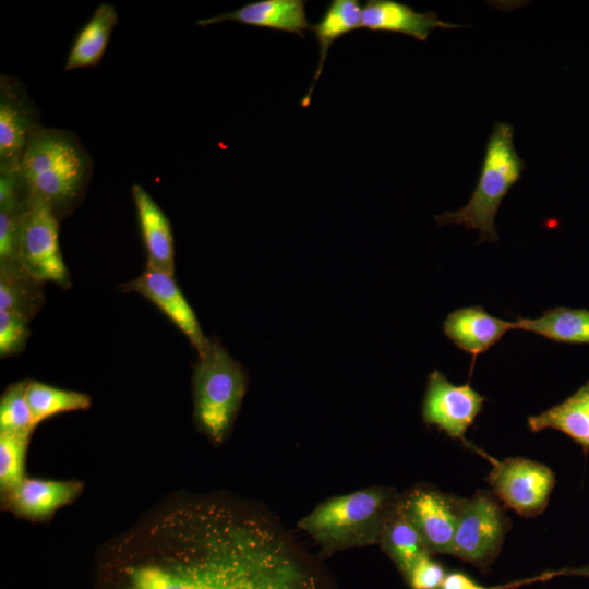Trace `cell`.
Listing matches in <instances>:
<instances>
[{"mask_svg": "<svg viewBox=\"0 0 589 589\" xmlns=\"http://www.w3.org/2000/svg\"><path fill=\"white\" fill-rule=\"evenodd\" d=\"M119 22L118 12L110 3H100L77 32L70 47L64 70L96 67L103 59L111 33Z\"/></svg>", "mask_w": 589, "mask_h": 589, "instance_id": "ac0fdd59", "label": "cell"}, {"mask_svg": "<svg viewBox=\"0 0 589 589\" xmlns=\"http://www.w3.org/2000/svg\"><path fill=\"white\" fill-rule=\"evenodd\" d=\"M92 589H327L266 514L231 496L176 494L105 543Z\"/></svg>", "mask_w": 589, "mask_h": 589, "instance_id": "6da1fadb", "label": "cell"}, {"mask_svg": "<svg viewBox=\"0 0 589 589\" xmlns=\"http://www.w3.org/2000/svg\"><path fill=\"white\" fill-rule=\"evenodd\" d=\"M492 461L488 482L507 507L522 517H533L545 509L555 484V476L548 466L521 457Z\"/></svg>", "mask_w": 589, "mask_h": 589, "instance_id": "ba28073f", "label": "cell"}, {"mask_svg": "<svg viewBox=\"0 0 589 589\" xmlns=\"http://www.w3.org/2000/svg\"><path fill=\"white\" fill-rule=\"evenodd\" d=\"M59 221L44 201L27 194L16 260L36 280L43 284L51 281L68 288L71 281L60 251Z\"/></svg>", "mask_w": 589, "mask_h": 589, "instance_id": "8992f818", "label": "cell"}, {"mask_svg": "<svg viewBox=\"0 0 589 589\" xmlns=\"http://www.w3.org/2000/svg\"><path fill=\"white\" fill-rule=\"evenodd\" d=\"M132 197L147 254L146 266L173 275L175 247L169 218L142 185H132Z\"/></svg>", "mask_w": 589, "mask_h": 589, "instance_id": "5bb4252c", "label": "cell"}, {"mask_svg": "<svg viewBox=\"0 0 589 589\" xmlns=\"http://www.w3.org/2000/svg\"><path fill=\"white\" fill-rule=\"evenodd\" d=\"M531 431L554 429L589 452V380L563 402L528 418Z\"/></svg>", "mask_w": 589, "mask_h": 589, "instance_id": "ffe728a7", "label": "cell"}, {"mask_svg": "<svg viewBox=\"0 0 589 589\" xmlns=\"http://www.w3.org/2000/svg\"><path fill=\"white\" fill-rule=\"evenodd\" d=\"M445 577L444 568L430 554L422 556L406 576L411 589H441Z\"/></svg>", "mask_w": 589, "mask_h": 589, "instance_id": "83f0119b", "label": "cell"}, {"mask_svg": "<svg viewBox=\"0 0 589 589\" xmlns=\"http://www.w3.org/2000/svg\"><path fill=\"white\" fill-rule=\"evenodd\" d=\"M510 520L492 493L478 491L462 498L450 554L478 567L498 554Z\"/></svg>", "mask_w": 589, "mask_h": 589, "instance_id": "52a82bcc", "label": "cell"}, {"mask_svg": "<svg viewBox=\"0 0 589 589\" xmlns=\"http://www.w3.org/2000/svg\"><path fill=\"white\" fill-rule=\"evenodd\" d=\"M515 327L556 342L589 344V310L556 306L538 318L517 317Z\"/></svg>", "mask_w": 589, "mask_h": 589, "instance_id": "44dd1931", "label": "cell"}, {"mask_svg": "<svg viewBox=\"0 0 589 589\" xmlns=\"http://www.w3.org/2000/svg\"><path fill=\"white\" fill-rule=\"evenodd\" d=\"M558 576H582L589 577V565L576 568H563L557 570Z\"/></svg>", "mask_w": 589, "mask_h": 589, "instance_id": "f546056e", "label": "cell"}, {"mask_svg": "<svg viewBox=\"0 0 589 589\" xmlns=\"http://www.w3.org/2000/svg\"><path fill=\"white\" fill-rule=\"evenodd\" d=\"M400 506L430 554H450L462 498L431 486L400 496Z\"/></svg>", "mask_w": 589, "mask_h": 589, "instance_id": "9c48e42d", "label": "cell"}, {"mask_svg": "<svg viewBox=\"0 0 589 589\" xmlns=\"http://www.w3.org/2000/svg\"><path fill=\"white\" fill-rule=\"evenodd\" d=\"M525 163L514 146V127L497 121L488 140L478 183L468 203L435 217L438 225H464L476 229L479 241L498 240L495 217L501 202L520 179Z\"/></svg>", "mask_w": 589, "mask_h": 589, "instance_id": "277c9868", "label": "cell"}, {"mask_svg": "<svg viewBox=\"0 0 589 589\" xmlns=\"http://www.w3.org/2000/svg\"><path fill=\"white\" fill-rule=\"evenodd\" d=\"M226 21L284 31L302 38L303 32L311 26L306 19L305 1L302 0H257L230 12L201 19L196 24L206 26Z\"/></svg>", "mask_w": 589, "mask_h": 589, "instance_id": "2e32d148", "label": "cell"}, {"mask_svg": "<svg viewBox=\"0 0 589 589\" xmlns=\"http://www.w3.org/2000/svg\"><path fill=\"white\" fill-rule=\"evenodd\" d=\"M194 418L215 444L227 437L247 389V374L217 339L199 357L192 377Z\"/></svg>", "mask_w": 589, "mask_h": 589, "instance_id": "5b68a950", "label": "cell"}, {"mask_svg": "<svg viewBox=\"0 0 589 589\" xmlns=\"http://www.w3.org/2000/svg\"><path fill=\"white\" fill-rule=\"evenodd\" d=\"M17 172L27 194L44 201L61 220L84 199L93 160L74 133L41 127L28 141Z\"/></svg>", "mask_w": 589, "mask_h": 589, "instance_id": "7a4b0ae2", "label": "cell"}, {"mask_svg": "<svg viewBox=\"0 0 589 589\" xmlns=\"http://www.w3.org/2000/svg\"><path fill=\"white\" fill-rule=\"evenodd\" d=\"M29 380L10 384L0 398V432H33L35 424L27 401Z\"/></svg>", "mask_w": 589, "mask_h": 589, "instance_id": "484cf974", "label": "cell"}, {"mask_svg": "<svg viewBox=\"0 0 589 589\" xmlns=\"http://www.w3.org/2000/svg\"><path fill=\"white\" fill-rule=\"evenodd\" d=\"M393 489L370 486L327 498L298 524L325 553L378 543L383 527L398 504Z\"/></svg>", "mask_w": 589, "mask_h": 589, "instance_id": "3957f363", "label": "cell"}, {"mask_svg": "<svg viewBox=\"0 0 589 589\" xmlns=\"http://www.w3.org/2000/svg\"><path fill=\"white\" fill-rule=\"evenodd\" d=\"M484 400L470 384L455 385L435 370L428 377L422 418L426 424L466 442L465 434L481 412Z\"/></svg>", "mask_w": 589, "mask_h": 589, "instance_id": "30bf717a", "label": "cell"}, {"mask_svg": "<svg viewBox=\"0 0 589 589\" xmlns=\"http://www.w3.org/2000/svg\"><path fill=\"white\" fill-rule=\"evenodd\" d=\"M378 543L405 577L422 556L430 554L399 501L383 527Z\"/></svg>", "mask_w": 589, "mask_h": 589, "instance_id": "7402d4cb", "label": "cell"}, {"mask_svg": "<svg viewBox=\"0 0 589 589\" xmlns=\"http://www.w3.org/2000/svg\"><path fill=\"white\" fill-rule=\"evenodd\" d=\"M362 8L358 0H333L317 23L310 26L318 44L317 68L306 94L300 105L304 108L311 104L314 86L322 74L330 46L344 35L361 28Z\"/></svg>", "mask_w": 589, "mask_h": 589, "instance_id": "d6986e66", "label": "cell"}, {"mask_svg": "<svg viewBox=\"0 0 589 589\" xmlns=\"http://www.w3.org/2000/svg\"><path fill=\"white\" fill-rule=\"evenodd\" d=\"M400 33L425 41L435 28H459L438 19L434 12H418L395 0H368L362 8L361 28Z\"/></svg>", "mask_w": 589, "mask_h": 589, "instance_id": "9a60e30c", "label": "cell"}, {"mask_svg": "<svg viewBox=\"0 0 589 589\" xmlns=\"http://www.w3.org/2000/svg\"><path fill=\"white\" fill-rule=\"evenodd\" d=\"M555 576H557V572L553 570L546 572L532 578H526L504 585L486 587L474 582L472 579H470L467 575L462 573H450L446 575L441 589H515L520 586L529 585L536 581H544Z\"/></svg>", "mask_w": 589, "mask_h": 589, "instance_id": "f1b7e54d", "label": "cell"}, {"mask_svg": "<svg viewBox=\"0 0 589 589\" xmlns=\"http://www.w3.org/2000/svg\"><path fill=\"white\" fill-rule=\"evenodd\" d=\"M512 329H516L515 322L495 317L480 305L457 309L443 323L446 337L473 357L488 351Z\"/></svg>", "mask_w": 589, "mask_h": 589, "instance_id": "e0dca14e", "label": "cell"}, {"mask_svg": "<svg viewBox=\"0 0 589 589\" xmlns=\"http://www.w3.org/2000/svg\"><path fill=\"white\" fill-rule=\"evenodd\" d=\"M27 317L8 311H0V357L5 358L22 352L29 336Z\"/></svg>", "mask_w": 589, "mask_h": 589, "instance_id": "4316f807", "label": "cell"}, {"mask_svg": "<svg viewBox=\"0 0 589 589\" xmlns=\"http://www.w3.org/2000/svg\"><path fill=\"white\" fill-rule=\"evenodd\" d=\"M121 290L140 293L158 306L187 336L199 357L208 351L211 339L203 334L197 317L175 281L173 275L146 266L137 278L121 285Z\"/></svg>", "mask_w": 589, "mask_h": 589, "instance_id": "7c38bea8", "label": "cell"}, {"mask_svg": "<svg viewBox=\"0 0 589 589\" xmlns=\"http://www.w3.org/2000/svg\"><path fill=\"white\" fill-rule=\"evenodd\" d=\"M33 432H0V491L5 495L25 478V460Z\"/></svg>", "mask_w": 589, "mask_h": 589, "instance_id": "d4e9b609", "label": "cell"}, {"mask_svg": "<svg viewBox=\"0 0 589 589\" xmlns=\"http://www.w3.org/2000/svg\"><path fill=\"white\" fill-rule=\"evenodd\" d=\"M83 491L79 480H44L25 478L4 496V505L15 516L43 521L58 509L71 504Z\"/></svg>", "mask_w": 589, "mask_h": 589, "instance_id": "4fadbf2b", "label": "cell"}, {"mask_svg": "<svg viewBox=\"0 0 589 589\" xmlns=\"http://www.w3.org/2000/svg\"><path fill=\"white\" fill-rule=\"evenodd\" d=\"M39 128V110L23 83L1 74L0 171L17 168L28 141Z\"/></svg>", "mask_w": 589, "mask_h": 589, "instance_id": "8fae6325", "label": "cell"}, {"mask_svg": "<svg viewBox=\"0 0 589 589\" xmlns=\"http://www.w3.org/2000/svg\"><path fill=\"white\" fill-rule=\"evenodd\" d=\"M26 397L35 426L56 414L86 410L92 398L85 393L58 388L38 381L29 380Z\"/></svg>", "mask_w": 589, "mask_h": 589, "instance_id": "cb8c5ba5", "label": "cell"}, {"mask_svg": "<svg viewBox=\"0 0 589 589\" xmlns=\"http://www.w3.org/2000/svg\"><path fill=\"white\" fill-rule=\"evenodd\" d=\"M43 303V283L32 277L17 261L0 263V311L31 320Z\"/></svg>", "mask_w": 589, "mask_h": 589, "instance_id": "603a6c76", "label": "cell"}]
</instances>
